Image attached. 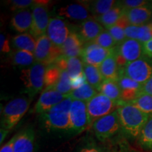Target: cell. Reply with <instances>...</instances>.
Returning <instances> with one entry per match:
<instances>
[{"label": "cell", "mask_w": 152, "mask_h": 152, "mask_svg": "<svg viewBox=\"0 0 152 152\" xmlns=\"http://www.w3.org/2000/svg\"><path fill=\"white\" fill-rule=\"evenodd\" d=\"M117 112L122 132L129 137H138L149 115L131 103L125 102H121Z\"/></svg>", "instance_id": "6da1fadb"}, {"label": "cell", "mask_w": 152, "mask_h": 152, "mask_svg": "<svg viewBox=\"0 0 152 152\" xmlns=\"http://www.w3.org/2000/svg\"><path fill=\"white\" fill-rule=\"evenodd\" d=\"M73 100L71 97L68 96L48 111L41 114V121L47 130H69L70 108Z\"/></svg>", "instance_id": "7a4b0ae2"}, {"label": "cell", "mask_w": 152, "mask_h": 152, "mask_svg": "<svg viewBox=\"0 0 152 152\" xmlns=\"http://www.w3.org/2000/svg\"><path fill=\"white\" fill-rule=\"evenodd\" d=\"M45 64L35 62L28 68L23 69L20 78L23 83L26 93L32 99L45 87V75L46 71Z\"/></svg>", "instance_id": "3957f363"}, {"label": "cell", "mask_w": 152, "mask_h": 152, "mask_svg": "<svg viewBox=\"0 0 152 152\" xmlns=\"http://www.w3.org/2000/svg\"><path fill=\"white\" fill-rule=\"evenodd\" d=\"M30 100L26 97H18L7 103L1 111V128L11 130L16 126L28 111Z\"/></svg>", "instance_id": "277c9868"}, {"label": "cell", "mask_w": 152, "mask_h": 152, "mask_svg": "<svg viewBox=\"0 0 152 152\" xmlns=\"http://www.w3.org/2000/svg\"><path fill=\"white\" fill-rule=\"evenodd\" d=\"M122 102H115L99 92L92 99L87 102V112L91 126L98 119L116 111Z\"/></svg>", "instance_id": "5b68a950"}, {"label": "cell", "mask_w": 152, "mask_h": 152, "mask_svg": "<svg viewBox=\"0 0 152 152\" xmlns=\"http://www.w3.org/2000/svg\"><path fill=\"white\" fill-rule=\"evenodd\" d=\"M115 54L118 65L120 68H122L128 63L144 56L142 43L136 39L127 38L115 47Z\"/></svg>", "instance_id": "8992f818"}, {"label": "cell", "mask_w": 152, "mask_h": 152, "mask_svg": "<svg viewBox=\"0 0 152 152\" xmlns=\"http://www.w3.org/2000/svg\"><path fill=\"white\" fill-rule=\"evenodd\" d=\"M120 74L130 77L140 84H144L152 77V58L147 56L128 63L120 68Z\"/></svg>", "instance_id": "52a82bcc"}, {"label": "cell", "mask_w": 152, "mask_h": 152, "mask_svg": "<svg viewBox=\"0 0 152 152\" xmlns=\"http://www.w3.org/2000/svg\"><path fill=\"white\" fill-rule=\"evenodd\" d=\"M95 136L104 142L115 135L121 130L117 110L111 114L98 119L92 125Z\"/></svg>", "instance_id": "ba28073f"}, {"label": "cell", "mask_w": 152, "mask_h": 152, "mask_svg": "<svg viewBox=\"0 0 152 152\" xmlns=\"http://www.w3.org/2000/svg\"><path fill=\"white\" fill-rule=\"evenodd\" d=\"M35 61L42 63L45 66L53 64L62 55L61 48L52 43L46 34L36 39V47L33 52Z\"/></svg>", "instance_id": "9c48e42d"}, {"label": "cell", "mask_w": 152, "mask_h": 152, "mask_svg": "<svg viewBox=\"0 0 152 152\" xmlns=\"http://www.w3.org/2000/svg\"><path fill=\"white\" fill-rule=\"evenodd\" d=\"M48 1H36L35 4L32 7L33 23L30 33L36 39L47 33L49 20L48 11Z\"/></svg>", "instance_id": "30bf717a"}, {"label": "cell", "mask_w": 152, "mask_h": 152, "mask_svg": "<svg viewBox=\"0 0 152 152\" xmlns=\"http://www.w3.org/2000/svg\"><path fill=\"white\" fill-rule=\"evenodd\" d=\"M70 131L81 132L90 125L87 112V103L78 100H73L69 113Z\"/></svg>", "instance_id": "8fae6325"}, {"label": "cell", "mask_w": 152, "mask_h": 152, "mask_svg": "<svg viewBox=\"0 0 152 152\" xmlns=\"http://www.w3.org/2000/svg\"><path fill=\"white\" fill-rule=\"evenodd\" d=\"M71 33L67 23L61 18H51L46 35L54 46L61 48Z\"/></svg>", "instance_id": "7c38bea8"}, {"label": "cell", "mask_w": 152, "mask_h": 152, "mask_svg": "<svg viewBox=\"0 0 152 152\" xmlns=\"http://www.w3.org/2000/svg\"><path fill=\"white\" fill-rule=\"evenodd\" d=\"M113 49H104L94 42L85 44L80 58L85 64L99 67L104 60L112 54Z\"/></svg>", "instance_id": "4fadbf2b"}, {"label": "cell", "mask_w": 152, "mask_h": 152, "mask_svg": "<svg viewBox=\"0 0 152 152\" xmlns=\"http://www.w3.org/2000/svg\"><path fill=\"white\" fill-rule=\"evenodd\" d=\"M68 96H69L63 94L52 87L45 88L38 99L33 109V112L41 115L61 103Z\"/></svg>", "instance_id": "5bb4252c"}, {"label": "cell", "mask_w": 152, "mask_h": 152, "mask_svg": "<svg viewBox=\"0 0 152 152\" xmlns=\"http://www.w3.org/2000/svg\"><path fill=\"white\" fill-rule=\"evenodd\" d=\"M57 15L61 18L83 22L94 18L83 1L61 7L58 9Z\"/></svg>", "instance_id": "9a60e30c"}, {"label": "cell", "mask_w": 152, "mask_h": 152, "mask_svg": "<svg viewBox=\"0 0 152 152\" xmlns=\"http://www.w3.org/2000/svg\"><path fill=\"white\" fill-rule=\"evenodd\" d=\"M121 91V101L125 102H131L141 95L142 84L133 80L130 77L120 74L117 81Z\"/></svg>", "instance_id": "2e32d148"}, {"label": "cell", "mask_w": 152, "mask_h": 152, "mask_svg": "<svg viewBox=\"0 0 152 152\" xmlns=\"http://www.w3.org/2000/svg\"><path fill=\"white\" fill-rule=\"evenodd\" d=\"M84 45L85 43L82 40L78 33L75 31H71L67 39L61 47L62 55L67 58H80Z\"/></svg>", "instance_id": "e0dca14e"}, {"label": "cell", "mask_w": 152, "mask_h": 152, "mask_svg": "<svg viewBox=\"0 0 152 152\" xmlns=\"http://www.w3.org/2000/svg\"><path fill=\"white\" fill-rule=\"evenodd\" d=\"M104 30V26L93 18L82 22L78 34L83 42L87 44L94 42Z\"/></svg>", "instance_id": "ac0fdd59"}, {"label": "cell", "mask_w": 152, "mask_h": 152, "mask_svg": "<svg viewBox=\"0 0 152 152\" xmlns=\"http://www.w3.org/2000/svg\"><path fill=\"white\" fill-rule=\"evenodd\" d=\"M33 23V13L30 9L16 11L11 19L10 26L13 30L20 34L30 32Z\"/></svg>", "instance_id": "d6986e66"}, {"label": "cell", "mask_w": 152, "mask_h": 152, "mask_svg": "<svg viewBox=\"0 0 152 152\" xmlns=\"http://www.w3.org/2000/svg\"><path fill=\"white\" fill-rule=\"evenodd\" d=\"M35 132L28 128L16 134L14 142V152H33L35 147Z\"/></svg>", "instance_id": "ffe728a7"}, {"label": "cell", "mask_w": 152, "mask_h": 152, "mask_svg": "<svg viewBox=\"0 0 152 152\" xmlns=\"http://www.w3.org/2000/svg\"><path fill=\"white\" fill-rule=\"evenodd\" d=\"M125 15L130 25L143 26L149 23L148 21L152 17V7L151 2L149 5L125 11Z\"/></svg>", "instance_id": "44dd1931"}, {"label": "cell", "mask_w": 152, "mask_h": 152, "mask_svg": "<svg viewBox=\"0 0 152 152\" xmlns=\"http://www.w3.org/2000/svg\"><path fill=\"white\" fill-rule=\"evenodd\" d=\"M125 33L128 39H136L143 44L152 39V26L151 23L139 26L130 25L125 28Z\"/></svg>", "instance_id": "7402d4cb"}, {"label": "cell", "mask_w": 152, "mask_h": 152, "mask_svg": "<svg viewBox=\"0 0 152 152\" xmlns=\"http://www.w3.org/2000/svg\"><path fill=\"white\" fill-rule=\"evenodd\" d=\"M99 70L104 80L118 81L120 76V68L115 58V48L112 54L109 55L99 66Z\"/></svg>", "instance_id": "603a6c76"}, {"label": "cell", "mask_w": 152, "mask_h": 152, "mask_svg": "<svg viewBox=\"0 0 152 152\" xmlns=\"http://www.w3.org/2000/svg\"><path fill=\"white\" fill-rule=\"evenodd\" d=\"M125 12V9L119 4L118 1H117L116 4L109 11H108L105 14L95 17L94 18L97 20L101 25L104 26L106 29H109L110 27L113 26L118 21L119 19L122 17Z\"/></svg>", "instance_id": "cb8c5ba5"}, {"label": "cell", "mask_w": 152, "mask_h": 152, "mask_svg": "<svg viewBox=\"0 0 152 152\" xmlns=\"http://www.w3.org/2000/svg\"><path fill=\"white\" fill-rule=\"evenodd\" d=\"M118 1L114 0H96V1H85V4L90 11L93 17H98L105 14L117 4Z\"/></svg>", "instance_id": "d4e9b609"}, {"label": "cell", "mask_w": 152, "mask_h": 152, "mask_svg": "<svg viewBox=\"0 0 152 152\" xmlns=\"http://www.w3.org/2000/svg\"><path fill=\"white\" fill-rule=\"evenodd\" d=\"M12 45L17 50H24L33 53L36 47V39L30 33L18 34L13 37Z\"/></svg>", "instance_id": "484cf974"}, {"label": "cell", "mask_w": 152, "mask_h": 152, "mask_svg": "<svg viewBox=\"0 0 152 152\" xmlns=\"http://www.w3.org/2000/svg\"><path fill=\"white\" fill-rule=\"evenodd\" d=\"M130 25V23L128 21V19L127 18L125 12V14L119 19L116 23L110 27L109 29H107L109 33L113 37L114 40L116 42L117 45L121 44L127 39L126 36H125V30Z\"/></svg>", "instance_id": "4316f807"}, {"label": "cell", "mask_w": 152, "mask_h": 152, "mask_svg": "<svg viewBox=\"0 0 152 152\" xmlns=\"http://www.w3.org/2000/svg\"><path fill=\"white\" fill-rule=\"evenodd\" d=\"M98 93L99 92L96 89H94L86 82L80 87L73 89L69 96L73 100H78L87 103Z\"/></svg>", "instance_id": "83f0119b"}, {"label": "cell", "mask_w": 152, "mask_h": 152, "mask_svg": "<svg viewBox=\"0 0 152 152\" xmlns=\"http://www.w3.org/2000/svg\"><path fill=\"white\" fill-rule=\"evenodd\" d=\"M84 75L87 83L98 91L101 85L104 80L103 76L101 73L99 67L85 64Z\"/></svg>", "instance_id": "f1b7e54d"}, {"label": "cell", "mask_w": 152, "mask_h": 152, "mask_svg": "<svg viewBox=\"0 0 152 152\" xmlns=\"http://www.w3.org/2000/svg\"><path fill=\"white\" fill-rule=\"evenodd\" d=\"M98 92L115 102L121 101V91L116 81L104 80L99 88Z\"/></svg>", "instance_id": "f546056e"}, {"label": "cell", "mask_w": 152, "mask_h": 152, "mask_svg": "<svg viewBox=\"0 0 152 152\" xmlns=\"http://www.w3.org/2000/svg\"><path fill=\"white\" fill-rule=\"evenodd\" d=\"M138 143L142 149L152 151V115H149L138 137Z\"/></svg>", "instance_id": "4dcf8cb0"}, {"label": "cell", "mask_w": 152, "mask_h": 152, "mask_svg": "<svg viewBox=\"0 0 152 152\" xmlns=\"http://www.w3.org/2000/svg\"><path fill=\"white\" fill-rule=\"evenodd\" d=\"M11 61L14 66H31L36 62L33 53L24 50H16L11 55Z\"/></svg>", "instance_id": "1f68e13d"}, {"label": "cell", "mask_w": 152, "mask_h": 152, "mask_svg": "<svg viewBox=\"0 0 152 152\" xmlns=\"http://www.w3.org/2000/svg\"><path fill=\"white\" fill-rule=\"evenodd\" d=\"M84 62L79 57L68 58L67 71L71 80L84 75Z\"/></svg>", "instance_id": "d6a6232c"}, {"label": "cell", "mask_w": 152, "mask_h": 152, "mask_svg": "<svg viewBox=\"0 0 152 152\" xmlns=\"http://www.w3.org/2000/svg\"><path fill=\"white\" fill-rule=\"evenodd\" d=\"M51 87L63 94L69 96L73 88L72 86L71 79L67 71H61L59 80L54 86Z\"/></svg>", "instance_id": "836d02e7"}, {"label": "cell", "mask_w": 152, "mask_h": 152, "mask_svg": "<svg viewBox=\"0 0 152 152\" xmlns=\"http://www.w3.org/2000/svg\"><path fill=\"white\" fill-rule=\"evenodd\" d=\"M61 71L54 64L47 66L45 75V87H51L56 84L60 78Z\"/></svg>", "instance_id": "e575fe53"}, {"label": "cell", "mask_w": 152, "mask_h": 152, "mask_svg": "<svg viewBox=\"0 0 152 152\" xmlns=\"http://www.w3.org/2000/svg\"><path fill=\"white\" fill-rule=\"evenodd\" d=\"M129 103L133 104L143 113L149 115H152V96L151 95L142 94Z\"/></svg>", "instance_id": "d590c367"}, {"label": "cell", "mask_w": 152, "mask_h": 152, "mask_svg": "<svg viewBox=\"0 0 152 152\" xmlns=\"http://www.w3.org/2000/svg\"><path fill=\"white\" fill-rule=\"evenodd\" d=\"M92 42L106 49H113L117 46L116 42L107 30H104Z\"/></svg>", "instance_id": "8d00e7d4"}, {"label": "cell", "mask_w": 152, "mask_h": 152, "mask_svg": "<svg viewBox=\"0 0 152 152\" xmlns=\"http://www.w3.org/2000/svg\"><path fill=\"white\" fill-rule=\"evenodd\" d=\"M10 2L11 10L14 11H18L23 9H28V8H32L35 4L36 1L33 0H12Z\"/></svg>", "instance_id": "74e56055"}, {"label": "cell", "mask_w": 152, "mask_h": 152, "mask_svg": "<svg viewBox=\"0 0 152 152\" xmlns=\"http://www.w3.org/2000/svg\"><path fill=\"white\" fill-rule=\"evenodd\" d=\"M118 4L125 11L130 9L139 8L149 5L151 1L146 0H124V1H118Z\"/></svg>", "instance_id": "f35d334b"}, {"label": "cell", "mask_w": 152, "mask_h": 152, "mask_svg": "<svg viewBox=\"0 0 152 152\" xmlns=\"http://www.w3.org/2000/svg\"><path fill=\"white\" fill-rule=\"evenodd\" d=\"M142 94H147L152 96V77L151 78L142 84L141 88V95Z\"/></svg>", "instance_id": "ab89813d"}, {"label": "cell", "mask_w": 152, "mask_h": 152, "mask_svg": "<svg viewBox=\"0 0 152 152\" xmlns=\"http://www.w3.org/2000/svg\"><path fill=\"white\" fill-rule=\"evenodd\" d=\"M16 134L13 137L9 142H7L4 145H3L2 147H1L0 152H14V144L15 140H16Z\"/></svg>", "instance_id": "60d3db41"}, {"label": "cell", "mask_w": 152, "mask_h": 152, "mask_svg": "<svg viewBox=\"0 0 152 152\" xmlns=\"http://www.w3.org/2000/svg\"><path fill=\"white\" fill-rule=\"evenodd\" d=\"M0 49H1V52L3 53H9L10 52V46H9V41L7 40V39L6 38L5 35L4 34H1V37H0Z\"/></svg>", "instance_id": "b9f144b4"}, {"label": "cell", "mask_w": 152, "mask_h": 152, "mask_svg": "<svg viewBox=\"0 0 152 152\" xmlns=\"http://www.w3.org/2000/svg\"><path fill=\"white\" fill-rule=\"evenodd\" d=\"M144 56L152 58V39L142 44Z\"/></svg>", "instance_id": "7bdbcfd3"}, {"label": "cell", "mask_w": 152, "mask_h": 152, "mask_svg": "<svg viewBox=\"0 0 152 152\" xmlns=\"http://www.w3.org/2000/svg\"><path fill=\"white\" fill-rule=\"evenodd\" d=\"M80 152H101V151L96 146L88 145L83 147Z\"/></svg>", "instance_id": "ee69618b"}, {"label": "cell", "mask_w": 152, "mask_h": 152, "mask_svg": "<svg viewBox=\"0 0 152 152\" xmlns=\"http://www.w3.org/2000/svg\"><path fill=\"white\" fill-rule=\"evenodd\" d=\"M9 131L10 130L1 128V130H0V144H1L3 143V141L4 140L6 137L7 136V134H9Z\"/></svg>", "instance_id": "f6af8a7d"}, {"label": "cell", "mask_w": 152, "mask_h": 152, "mask_svg": "<svg viewBox=\"0 0 152 152\" xmlns=\"http://www.w3.org/2000/svg\"><path fill=\"white\" fill-rule=\"evenodd\" d=\"M127 152H137V151H127Z\"/></svg>", "instance_id": "bcb514c9"}, {"label": "cell", "mask_w": 152, "mask_h": 152, "mask_svg": "<svg viewBox=\"0 0 152 152\" xmlns=\"http://www.w3.org/2000/svg\"><path fill=\"white\" fill-rule=\"evenodd\" d=\"M151 7H152V1H151Z\"/></svg>", "instance_id": "7dc6e473"}, {"label": "cell", "mask_w": 152, "mask_h": 152, "mask_svg": "<svg viewBox=\"0 0 152 152\" xmlns=\"http://www.w3.org/2000/svg\"><path fill=\"white\" fill-rule=\"evenodd\" d=\"M151 26H152V22H151Z\"/></svg>", "instance_id": "c3c4849f"}]
</instances>
